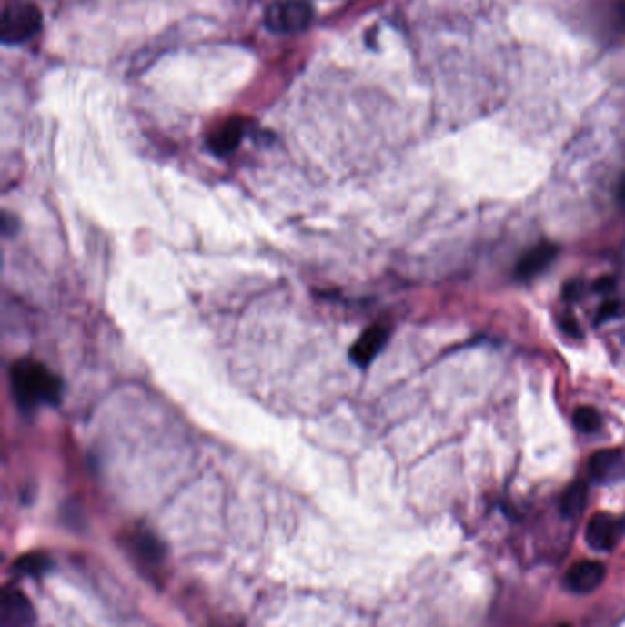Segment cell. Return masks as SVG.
I'll list each match as a JSON object with an SVG mask.
<instances>
[{"instance_id": "1", "label": "cell", "mask_w": 625, "mask_h": 627, "mask_svg": "<svg viewBox=\"0 0 625 627\" xmlns=\"http://www.w3.org/2000/svg\"><path fill=\"white\" fill-rule=\"evenodd\" d=\"M12 386L17 406L26 415L41 406H57L63 399L59 376L32 358H23L12 365Z\"/></svg>"}, {"instance_id": "2", "label": "cell", "mask_w": 625, "mask_h": 627, "mask_svg": "<svg viewBox=\"0 0 625 627\" xmlns=\"http://www.w3.org/2000/svg\"><path fill=\"white\" fill-rule=\"evenodd\" d=\"M43 28L41 10L26 0H12L3 12L0 39L5 45H23L34 39Z\"/></svg>"}, {"instance_id": "3", "label": "cell", "mask_w": 625, "mask_h": 627, "mask_svg": "<svg viewBox=\"0 0 625 627\" xmlns=\"http://www.w3.org/2000/svg\"><path fill=\"white\" fill-rule=\"evenodd\" d=\"M312 8L305 0H283L267 10L265 23L276 34H296L308 28Z\"/></svg>"}, {"instance_id": "4", "label": "cell", "mask_w": 625, "mask_h": 627, "mask_svg": "<svg viewBox=\"0 0 625 627\" xmlns=\"http://www.w3.org/2000/svg\"><path fill=\"white\" fill-rule=\"evenodd\" d=\"M0 623L3 627H35L37 612L30 598L15 587H6L0 598Z\"/></svg>"}, {"instance_id": "5", "label": "cell", "mask_w": 625, "mask_h": 627, "mask_svg": "<svg viewBox=\"0 0 625 627\" xmlns=\"http://www.w3.org/2000/svg\"><path fill=\"white\" fill-rule=\"evenodd\" d=\"M623 531H625V521H621L616 516L601 512L590 518L585 531V540L590 549L600 551V552H609L618 545L620 538L623 536Z\"/></svg>"}, {"instance_id": "6", "label": "cell", "mask_w": 625, "mask_h": 627, "mask_svg": "<svg viewBox=\"0 0 625 627\" xmlns=\"http://www.w3.org/2000/svg\"><path fill=\"white\" fill-rule=\"evenodd\" d=\"M559 248L552 242H541L519 259L516 265V278L519 281H532L534 278L541 276L558 258Z\"/></svg>"}, {"instance_id": "7", "label": "cell", "mask_w": 625, "mask_h": 627, "mask_svg": "<svg viewBox=\"0 0 625 627\" xmlns=\"http://www.w3.org/2000/svg\"><path fill=\"white\" fill-rule=\"evenodd\" d=\"M389 329L384 325H372L368 327L352 345L350 349V359L358 365V367H368L372 363V359L377 358L382 349L386 347L388 339H389Z\"/></svg>"}, {"instance_id": "8", "label": "cell", "mask_w": 625, "mask_h": 627, "mask_svg": "<svg viewBox=\"0 0 625 627\" xmlns=\"http://www.w3.org/2000/svg\"><path fill=\"white\" fill-rule=\"evenodd\" d=\"M605 580V565L596 560H585L570 567L565 583L574 592H590Z\"/></svg>"}, {"instance_id": "9", "label": "cell", "mask_w": 625, "mask_h": 627, "mask_svg": "<svg viewBox=\"0 0 625 627\" xmlns=\"http://www.w3.org/2000/svg\"><path fill=\"white\" fill-rule=\"evenodd\" d=\"M244 131H246V125L240 119H231V121L224 123L215 135H211L207 146L218 157L229 155L231 151H235L240 146V142L244 138Z\"/></svg>"}, {"instance_id": "10", "label": "cell", "mask_w": 625, "mask_h": 627, "mask_svg": "<svg viewBox=\"0 0 625 627\" xmlns=\"http://www.w3.org/2000/svg\"><path fill=\"white\" fill-rule=\"evenodd\" d=\"M623 464V451L618 448L600 450L589 460V473L598 482H607Z\"/></svg>"}, {"instance_id": "11", "label": "cell", "mask_w": 625, "mask_h": 627, "mask_svg": "<svg viewBox=\"0 0 625 627\" xmlns=\"http://www.w3.org/2000/svg\"><path fill=\"white\" fill-rule=\"evenodd\" d=\"M587 497H589V488L583 480H576L572 482L563 497H561V512L567 518H576L583 512L585 505H587Z\"/></svg>"}, {"instance_id": "12", "label": "cell", "mask_w": 625, "mask_h": 627, "mask_svg": "<svg viewBox=\"0 0 625 627\" xmlns=\"http://www.w3.org/2000/svg\"><path fill=\"white\" fill-rule=\"evenodd\" d=\"M572 420H574L576 430H580L581 433H594V431H598V430L601 428V417H600V413H598L594 408H590V406H581V408H578V410L574 411Z\"/></svg>"}, {"instance_id": "13", "label": "cell", "mask_w": 625, "mask_h": 627, "mask_svg": "<svg viewBox=\"0 0 625 627\" xmlns=\"http://www.w3.org/2000/svg\"><path fill=\"white\" fill-rule=\"evenodd\" d=\"M50 567H52L50 558H46V556H43V554H26L25 558H21V560L15 563L17 572H23V574H28V576L43 574V572H46Z\"/></svg>"}, {"instance_id": "14", "label": "cell", "mask_w": 625, "mask_h": 627, "mask_svg": "<svg viewBox=\"0 0 625 627\" xmlns=\"http://www.w3.org/2000/svg\"><path fill=\"white\" fill-rule=\"evenodd\" d=\"M136 549H138L140 556L146 558L147 561H160L164 556V549H162L160 541L156 538H153L151 534H142L136 540Z\"/></svg>"}, {"instance_id": "15", "label": "cell", "mask_w": 625, "mask_h": 627, "mask_svg": "<svg viewBox=\"0 0 625 627\" xmlns=\"http://www.w3.org/2000/svg\"><path fill=\"white\" fill-rule=\"evenodd\" d=\"M625 310L623 303L620 301H605L600 308H598V314H596V325H601V323H607L618 316H621Z\"/></svg>"}, {"instance_id": "16", "label": "cell", "mask_w": 625, "mask_h": 627, "mask_svg": "<svg viewBox=\"0 0 625 627\" xmlns=\"http://www.w3.org/2000/svg\"><path fill=\"white\" fill-rule=\"evenodd\" d=\"M561 330L565 332V334H569V336H572V338H580L581 336V327H580V323L570 316V314H565L563 316V321H561Z\"/></svg>"}, {"instance_id": "17", "label": "cell", "mask_w": 625, "mask_h": 627, "mask_svg": "<svg viewBox=\"0 0 625 627\" xmlns=\"http://www.w3.org/2000/svg\"><path fill=\"white\" fill-rule=\"evenodd\" d=\"M580 296H581V283H569L565 287L567 299H580Z\"/></svg>"}, {"instance_id": "18", "label": "cell", "mask_w": 625, "mask_h": 627, "mask_svg": "<svg viewBox=\"0 0 625 627\" xmlns=\"http://www.w3.org/2000/svg\"><path fill=\"white\" fill-rule=\"evenodd\" d=\"M594 288H596L598 292H609V290L614 288V279L603 278V279H600V281L594 285Z\"/></svg>"}, {"instance_id": "19", "label": "cell", "mask_w": 625, "mask_h": 627, "mask_svg": "<svg viewBox=\"0 0 625 627\" xmlns=\"http://www.w3.org/2000/svg\"><path fill=\"white\" fill-rule=\"evenodd\" d=\"M618 200H620L621 206H625V177H623V180L620 184V189H618Z\"/></svg>"}, {"instance_id": "20", "label": "cell", "mask_w": 625, "mask_h": 627, "mask_svg": "<svg viewBox=\"0 0 625 627\" xmlns=\"http://www.w3.org/2000/svg\"><path fill=\"white\" fill-rule=\"evenodd\" d=\"M563 627H569V625H563Z\"/></svg>"}]
</instances>
